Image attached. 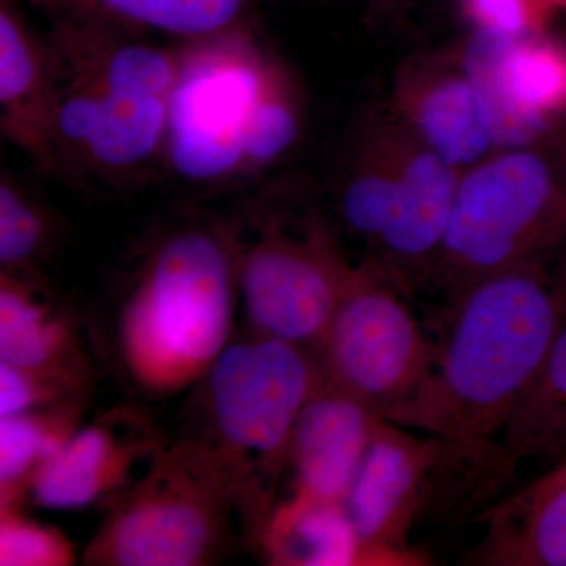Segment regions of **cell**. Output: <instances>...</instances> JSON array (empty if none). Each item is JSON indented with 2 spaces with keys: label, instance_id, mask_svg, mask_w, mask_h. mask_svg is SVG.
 <instances>
[{
  "label": "cell",
  "instance_id": "obj_12",
  "mask_svg": "<svg viewBox=\"0 0 566 566\" xmlns=\"http://www.w3.org/2000/svg\"><path fill=\"white\" fill-rule=\"evenodd\" d=\"M374 117L398 181V218L385 248L371 262L406 290L417 281H431L461 172L390 112Z\"/></svg>",
  "mask_w": 566,
  "mask_h": 566
},
{
  "label": "cell",
  "instance_id": "obj_23",
  "mask_svg": "<svg viewBox=\"0 0 566 566\" xmlns=\"http://www.w3.org/2000/svg\"><path fill=\"white\" fill-rule=\"evenodd\" d=\"M305 104L293 71L271 51L253 106L238 182L253 180L283 161L303 134Z\"/></svg>",
  "mask_w": 566,
  "mask_h": 566
},
{
  "label": "cell",
  "instance_id": "obj_30",
  "mask_svg": "<svg viewBox=\"0 0 566 566\" xmlns=\"http://www.w3.org/2000/svg\"><path fill=\"white\" fill-rule=\"evenodd\" d=\"M371 20L394 17L405 6L406 0H357Z\"/></svg>",
  "mask_w": 566,
  "mask_h": 566
},
{
  "label": "cell",
  "instance_id": "obj_11",
  "mask_svg": "<svg viewBox=\"0 0 566 566\" xmlns=\"http://www.w3.org/2000/svg\"><path fill=\"white\" fill-rule=\"evenodd\" d=\"M458 57L482 99L494 150L535 144L547 117L566 107V46L542 33L474 32Z\"/></svg>",
  "mask_w": 566,
  "mask_h": 566
},
{
  "label": "cell",
  "instance_id": "obj_13",
  "mask_svg": "<svg viewBox=\"0 0 566 566\" xmlns=\"http://www.w3.org/2000/svg\"><path fill=\"white\" fill-rule=\"evenodd\" d=\"M61 76L48 32L0 0V132L44 175H62L55 142Z\"/></svg>",
  "mask_w": 566,
  "mask_h": 566
},
{
  "label": "cell",
  "instance_id": "obj_25",
  "mask_svg": "<svg viewBox=\"0 0 566 566\" xmlns=\"http://www.w3.org/2000/svg\"><path fill=\"white\" fill-rule=\"evenodd\" d=\"M502 438L513 461L566 446V316L542 370Z\"/></svg>",
  "mask_w": 566,
  "mask_h": 566
},
{
  "label": "cell",
  "instance_id": "obj_19",
  "mask_svg": "<svg viewBox=\"0 0 566 566\" xmlns=\"http://www.w3.org/2000/svg\"><path fill=\"white\" fill-rule=\"evenodd\" d=\"M485 516L476 564L566 566V461Z\"/></svg>",
  "mask_w": 566,
  "mask_h": 566
},
{
  "label": "cell",
  "instance_id": "obj_29",
  "mask_svg": "<svg viewBox=\"0 0 566 566\" xmlns=\"http://www.w3.org/2000/svg\"><path fill=\"white\" fill-rule=\"evenodd\" d=\"M73 394L61 382L0 363V419L63 403Z\"/></svg>",
  "mask_w": 566,
  "mask_h": 566
},
{
  "label": "cell",
  "instance_id": "obj_1",
  "mask_svg": "<svg viewBox=\"0 0 566 566\" xmlns=\"http://www.w3.org/2000/svg\"><path fill=\"white\" fill-rule=\"evenodd\" d=\"M565 316L534 264L471 283L450 300L422 385L386 420L463 444L494 442L534 385Z\"/></svg>",
  "mask_w": 566,
  "mask_h": 566
},
{
  "label": "cell",
  "instance_id": "obj_26",
  "mask_svg": "<svg viewBox=\"0 0 566 566\" xmlns=\"http://www.w3.org/2000/svg\"><path fill=\"white\" fill-rule=\"evenodd\" d=\"M52 218L21 178L3 169L0 175V271L31 279L50 249Z\"/></svg>",
  "mask_w": 566,
  "mask_h": 566
},
{
  "label": "cell",
  "instance_id": "obj_24",
  "mask_svg": "<svg viewBox=\"0 0 566 566\" xmlns=\"http://www.w3.org/2000/svg\"><path fill=\"white\" fill-rule=\"evenodd\" d=\"M77 406L63 401L0 419V509H17L33 476L76 430Z\"/></svg>",
  "mask_w": 566,
  "mask_h": 566
},
{
  "label": "cell",
  "instance_id": "obj_5",
  "mask_svg": "<svg viewBox=\"0 0 566 566\" xmlns=\"http://www.w3.org/2000/svg\"><path fill=\"white\" fill-rule=\"evenodd\" d=\"M532 145L494 150L461 172L431 275L450 300L486 275L532 264L564 229L553 164Z\"/></svg>",
  "mask_w": 566,
  "mask_h": 566
},
{
  "label": "cell",
  "instance_id": "obj_22",
  "mask_svg": "<svg viewBox=\"0 0 566 566\" xmlns=\"http://www.w3.org/2000/svg\"><path fill=\"white\" fill-rule=\"evenodd\" d=\"M338 210L346 229L378 259L398 218V181L375 117L360 123L346 158Z\"/></svg>",
  "mask_w": 566,
  "mask_h": 566
},
{
  "label": "cell",
  "instance_id": "obj_27",
  "mask_svg": "<svg viewBox=\"0 0 566 566\" xmlns=\"http://www.w3.org/2000/svg\"><path fill=\"white\" fill-rule=\"evenodd\" d=\"M73 558L69 539L57 531L21 516L17 509H2L0 565L63 566Z\"/></svg>",
  "mask_w": 566,
  "mask_h": 566
},
{
  "label": "cell",
  "instance_id": "obj_8",
  "mask_svg": "<svg viewBox=\"0 0 566 566\" xmlns=\"http://www.w3.org/2000/svg\"><path fill=\"white\" fill-rule=\"evenodd\" d=\"M397 285L371 260L346 263L340 297L316 363L323 378L389 419L416 394L434 344Z\"/></svg>",
  "mask_w": 566,
  "mask_h": 566
},
{
  "label": "cell",
  "instance_id": "obj_20",
  "mask_svg": "<svg viewBox=\"0 0 566 566\" xmlns=\"http://www.w3.org/2000/svg\"><path fill=\"white\" fill-rule=\"evenodd\" d=\"M0 363L44 376L77 392L84 379L62 316L31 279L0 273Z\"/></svg>",
  "mask_w": 566,
  "mask_h": 566
},
{
  "label": "cell",
  "instance_id": "obj_10",
  "mask_svg": "<svg viewBox=\"0 0 566 566\" xmlns=\"http://www.w3.org/2000/svg\"><path fill=\"white\" fill-rule=\"evenodd\" d=\"M167 112L164 99L123 98L61 77L55 142L62 175L112 186L144 180L163 166Z\"/></svg>",
  "mask_w": 566,
  "mask_h": 566
},
{
  "label": "cell",
  "instance_id": "obj_14",
  "mask_svg": "<svg viewBox=\"0 0 566 566\" xmlns=\"http://www.w3.org/2000/svg\"><path fill=\"white\" fill-rule=\"evenodd\" d=\"M390 114L460 172L494 151L482 99L458 55H419L400 65Z\"/></svg>",
  "mask_w": 566,
  "mask_h": 566
},
{
  "label": "cell",
  "instance_id": "obj_31",
  "mask_svg": "<svg viewBox=\"0 0 566 566\" xmlns=\"http://www.w3.org/2000/svg\"><path fill=\"white\" fill-rule=\"evenodd\" d=\"M547 11L556 9H566V0H542Z\"/></svg>",
  "mask_w": 566,
  "mask_h": 566
},
{
  "label": "cell",
  "instance_id": "obj_18",
  "mask_svg": "<svg viewBox=\"0 0 566 566\" xmlns=\"http://www.w3.org/2000/svg\"><path fill=\"white\" fill-rule=\"evenodd\" d=\"M266 0H29L50 21L98 22L140 35L197 43L256 24Z\"/></svg>",
  "mask_w": 566,
  "mask_h": 566
},
{
  "label": "cell",
  "instance_id": "obj_6",
  "mask_svg": "<svg viewBox=\"0 0 566 566\" xmlns=\"http://www.w3.org/2000/svg\"><path fill=\"white\" fill-rule=\"evenodd\" d=\"M185 46L169 98L163 166L191 185H232L271 48L256 24Z\"/></svg>",
  "mask_w": 566,
  "mask_h": 566
},
{
  "label": "cell",
  "instance_id": "obj_2",
  "mask_svg": "<svg viewBox=\"0 0 566 566\" xmlns=\"http://www.w3.org/2000/svg\"><path fill=\"white\" fill-rule=\"evenodd\" d=\"M238 251L221 227L189 223L148 252L118 322L123 363L145 392L197 385L230 344Z\"/></svg>",
  "mask_w": 566,
  "mask_h": 566
},
{
  "label": "cell",
  "instance_id": "obj_3",
  "mask_svg": "<svg viewBox=\"0 0 566 566\" xmlns=\"http://www.w3.org/2000/svg\"><path fill=\"white\" fill-rule=\"evenodd\" d=\"M319 378L311 353L255 335L227 345L202 379L210 438L199 441L232 479L259 532L274 509L294 423Z\"/></svg>",
  "mask_w": 566,
  "mask_h": 566
},
{
  "label": "cell",
  "instance_id": "obj_7",
  "mask_svg": "<svg viewBox=\"0 0 566 566\" xmlns=\"http://www.w3.org/2000/svg\"><path fill=\"white\" fill-rule=\"evenodd\" d=\"M493 475L490 455L480 444H463L439 436L412 434L381 419L342 506L359 543L364 560H400L417 517L444 501L458 486L488 490L474 480Z\"/></svg>",
  "mask_w": 566,
  "mask_h": 566
},
{
  "label": "cell",
  "instance_id": "obj_16",
  "mask_svg": "<svg viewBox=\"0 0 566 566\" xmlns=\"http://www.w3.org/2000/svg\"><path fill=\"white\" fill-rule=\"evenodd\" d=\"M382 417L356 395L319 378L290 438L294 493L342 504Z\"/></svg>",
  "mask_w": 566,
  "mask_h": 566
},
{
  "label": "cell",
  "instance_id": "obj_4",
  "mask_svg": "<svg viewBox=\"0 0 566 566\" xmlns=\"http://www.w3.org/2000/svg\"><path fill=\"white\" fill-rule=\"evenodd\" d=\"M240 504L222 464L200 441L151 458L115 502L84 562L103 566H199L221 553L230 513Z\"/></svg>",
  "mask_w": 566,
  "mask_h": 566
},
{
  "label": "cell",
  "instance_id": "obj_21",
  "mask_svg": "<svg viewBox=\"0 0 566 566\" xmlns=\"http://www.w3.org/2000/svg\"><path fill=\"white\" fill-rule=\"evenodd\" d=\"M264 556L282 566L360 564L359 543L344 506L294 493L274 505L259 532Z\"/></svg>",
  "mask_w": 566,
  "mask_h": 566
},
{
  "label": "cell",
  "instance_id": "obj_17",
  "mask_svg": "<svg viewBox=\"0 0 566 566\" xmlns=\"http://www.w3.org/2000/svg\"><path fill=\"white\" fill-rule=\"evenodd\" d=\"M120 422L106 419L76 428L33 476L28 491L33 504L70 512L120 490L148 447L126 427L120 431Z\"/></svg>",
  "mask_w": 566,
  "mask_h": 566
},
{
  "label": "cell",
  "instance_id": "obj_9",
  "mask_svg": "<svg viewBox=\"0 0 566 566\" xmlns=\"http://www.w3.org/2000/svg\"><path fill=\"white\" fill-rule=\"evenodd\" d=\"M348 260L323 222L286 232L266 222L238 251V294L260 337L277 338L316 359L340 297Z\"/></svg>",
  "mask_w": 566,
  "mask_h": 566
},
{
  "label": "cell",
  "instance_id": "obj_28",
  "mask_svg": "<svg viewBox=\"0 0 566 566\" xmlns=\"http://www.w3.org/2000/svg\"><path fill=\"white\" fill-rule=\"evenodd\" d=\"M458 9L472 32L505 39L539 33L549 14L542 0H458Z\"/></svg>",
  "mask_w": 566,
  "mask_h": 566
},
{
  "label": "cell",
  "instance_id": "obj_15",
  "mask_svg": "<svg viewBox=\"0 0 566 566\" xmlns=\"http://www.w3.org/2000/svg\"><path fill=\"white\" fill-rule=\"evenodd\" d=\"M48 36L62 80L123 98L169 102L185 65V43L158 44L98 22L51 21Z\"/></svg>",
  "mask_w": 566,
  "mask_h": 566
}]
</instances>
